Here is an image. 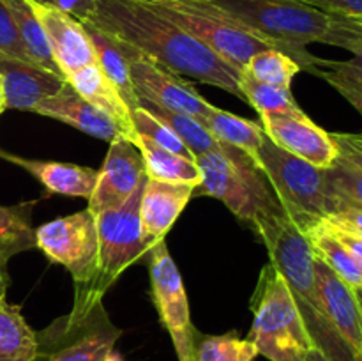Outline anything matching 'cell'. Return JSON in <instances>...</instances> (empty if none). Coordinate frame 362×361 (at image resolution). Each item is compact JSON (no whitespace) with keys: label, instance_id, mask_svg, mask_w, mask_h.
Masks as SVG:
<instances>
[{"label":"cell","instance_id":"cell-1","mask_svg":"<svg viewBox=\"0 0 362 361\" xmlns=\"http://www.w3.org/2000/svg\"><path fill=\"white\" fill-rule=\"evenodd\" d=\"M88 23L175 73L244 99L239 87L240 71L219 59L179 25L156 13L144 0H98Z\"/></svg>","mask_w":362,"mask_h":361},{"label":"cell","instance_id":"cell-2","mask_svg":"<svg viewBox=\"0 0 362 361\" xmlns=\"http://www.w3.org/2000/svg\"><path fill=\"white\" fill-rule=\"evenodd\" d=\"M253 229L264 241L271 264L288 285L313 349L324 353L331 361H356L357 354L322 314L315 280V253L303 229L283 209L258 218Z\"/></svg>","mask_w":362,"mask_h":361},{"label":"cell","instance_id":"cell-3","mask_svg":"<svg viewBox=\"0 0 362 361\" xmlns=\"http://www.w3.org/2000/svg\"><path fill=\"white\" fill-rule=\"evenodd\" d=\"M225 16L244 25L274 48L315 74L318 59L308 52L311 42H325L332 16L299 0H204Z\"/></svg>","mask_w":362,"mask_h":361},{"label":"cell","instance_id":"cell-4","mask_svg":"<svg viewBox=\"0 0 362 361\" xmlns=\"http://www.w3.org/2000/svg\"><path fill=\"white\" fill-rule=\"evenodd\" d=\"M194 161L202 170L194 197L218 198L251 227L262 216L283 209L260 166L240 149L219 142L214 151L198 154Z\"/></svg>","mask_w":362,"mask_h":361},{"label":"cell","instance_id":"cell-5","mask_svg":"<svg viewBox=\"0 0 362 361\" xmlns=\"http://www.w3.org/2000/svg\"><path fill=\"white\" fill-rule=\"evenodd\" d=\"M250 306L253 326L247 338L257 345L258 356L269 361H306L313 343L288 285L271 262L262 268Z\"/></svg>","mask_w":362,"mask_h":361},{"label":"cell","instance_id":"cell-6","mask_svg":"<svg viewBox=\"0 0 362 361\" xmlns=\"http://www.w3.org/2000/svg\"><path fill=\"white\" fill-rule=\"evenodd\" d=\"M257 165L267 177L283 211L303 230L315 219L339 209L325 170L283 151L267 134L262 142Z\"/></svg>","mask_w":362,"mask_h":361},{"label":"cell","instance_id":"cell-7","mask_svg":"<svg viewBox=\"0 0 362 361\" xmlns=\"http://www.w3.org/2000/svg\"><path fill=\"white\" fill-rule=\"evenodd\" d=\"M147 4L237 71H243L258 52L274 48L267 39L225 16L204 0H152Z\"/></svg>","mask_w":362,"mask_h":361},{"label":"cell","instance_id":"cell-8","mask_svg":"<svg viewBox=\"0 0 362 361\" xmlns=\"http://www.w3.org/2000/svg\"><path fill=\"white\" fill-rule=\"evenodd\" d=\"M35 248L48 260L64 265L74 282L73 306L98 303L90 290L99 269V241L95 216L88 209L60 216L35 229ZM103 301V299H99Z\"/></svg>","mask_w":362,"mask_h":361},{"label":"cell","instance_id":"cell-9","mask_svg":"<svg viewBox=\"0 0 362 361\" xmlns=\"http://www.w3.org/2000/svg\"><path fill=\"white\" fill-rule=\"evenodd\" d=\"M122 336L103 301L73 306L37 333L34 361H103Z\"/></svg>","mask_w":362,"mask_h":361},{"label":"cell","instance_id":"cell-10","mask_svg":"<svg viewBox=\"0 0 362 361\" xmlns=\"http://www.w3.org/2000/svg\"><path fill=\"white\" fill-rule=\"evenodd\" d=\"M145 180L147 177L119 207L95 214L99 269L90 290L92 299H103L106 290L117 282V278L151 251L152 244L145 239L140 219V204Z\"/></svg>","mask_w":362,"mask_h":361},{"label":"cell","instance_id":"cell-11","mask_svg":"<svg viewBox=\"0 0 362 361\" xmlns=\"http://www.w3.org/2000/svg\"><path fill=\"white\" fill-rule=\"evenodd\" d=\"M148 278H151V296L158 310L163 328L172 336L177 360L194 361V343L198 329L191 321L189 301L182 276L172 258L165 239L158 241L148 251Z\"/></svg>","mask_w":362,"mask_h":361},{"label":"cell","instance_id":"cell-12","mask_svg":"<svg viewBox=\"0 0 362 361\" xmlns=\"http://www.w3.org/2000/svg\"><path fill=\"white\" fill-rule=\"evenodd\" d=\"M117 41L120 42V48L129 62L131 78L138 98L159 108L189 113L198 120L207 117L214 110V105L202 98L200 92L179 73L154 62L127 42L120 39Z\"/></svg>","mask_w":362,"mask_h":361},{"label":"cell","instance_id":"cell-13","mask_svg":"<svg viewBox=\"0 0 362 361\" xmlns=\"http://www.w3.org/2000/svg\"><path fill=\"white\" fill-rule=\"evenodd\" d=\"M145 177L147 173L138 145L124 134H117L110 142L105 163L98 170V180L87 209L95 216L119 207L134 193Z\"/></svg>","mask_w":362,"mask_h":361},{"label":"cell","instance_id":"cell-14","mask_svg":"<svg viewBox=\"0 0 362 361\" xmlns=\"http://www.w3.org/2000/svg\"><path fill=\"white\" fill-rule=\"evenodd\" d=\"M45 28L52 57L64 78L95 62V53L83 21L60 9L53 0H28Z\"/></svg>","mask_w":362,"mask_h":361},{"label":"cell","instance_id":"cell-15","mask_svg":"<svg viewBox=\"0 0 362 361\" xmlns=\"http://www.w3.org/2000/svg\"><path fill=\"white\" fill-rule=\"evenodd\" d=\"M265 134L278 147L318 168H329L338 159L339 149L331 133L315 124L304 110L279 115H260Z\"/></svg>","mask_w":362,"mask_h":361},{"label":"cell","instance_id":"cell-16","mask_svg":"<svg viewBox=\"0 0 362 361\" xmlns=\"http://www.w3.org/2000/svg\"><path fill=\"white\" fill-rule=\"evenodd\" d=\"M315 280L322 314L346 345L359 354L362 350V314L356 289L343 282L327 264L315 257Z\"/></svg>","mask_w":362,"mask_h":361},{"label":"cell","instance_id":"cell-17","mask_svg":"<svg viewBox=\"0 0 362 361\" xmlns=\"http://www.w3.org/2000/svg\"><path fill=\"white\" fill-rule=\"evenodd\" d=\"M0 76L4 81L7 110L34 112L42 99L57 94L66 78L30 60L0 53Z\"/></svg>","mask_w":362,"mask_h":361},{"label":"cell","instance_id":"cell-18","mask_svg":"<svg viewBox=\"0 0 362 361\" xmlns=\"http://www.w3.org/2000/svg\"><path fill=\"white\" fill-rule=\"evenodd\" d=\"M194 184L166 183L147 177L141 193L140 219L144 236L154 246L165 239L191 198L194 197Z\"/></svg>","mask_w":362,"mask_h":361},{"label":"cell","instance_id":"cell-19","mask_svg":"<svg viewBox=\"0 0 362 361\" xmlns=\"http://www.w3.org/2000/svg\"><path fill=\"white\" fill-rule=\"evenodd\" d=\"M39 115L60 120L99 140L112 142L120 134L117 124L106 113L99 112L95 106L85 101L69 84H64L57 94L42 99L34 110Z\"/></svg>","mask_w":362,"mask_h":361},{"label":"cell","instance_id":"cell-20","mask_svg":"<svg viewBox=\"0 0 362 361\" xmlns=\"http://www.w3.org/2000/svg\"><path fill=\"white\" fill-rule=\"evenodd\" d=\"M0 159L13 163L27 170L34 179H37L48 193L64 195V197L90 198L98 180V170L90 166L74 165V163L45 161V159H28L11 152L0 151Z\"/></svg>","mask_w":362,"mask_h":361},{"label":"cell","instance_id":"cell-21","mask_svg":"<svg viewBox=\"0 0 362 361\" xmlns=\"http://www.w3.org/2000/svg\"><path fill=\"white\" fill-rule=\"evenodd\" d=\"M66 81L85 101L95 106L99 112L106 113L117 124L120 134L136 144L138 133L134 130L133 113L98 64L94 62L81 67L80 71L67 76Z\"/></svg>","mask_w":362,"mask_h":361},{"label":"cell","instance_id":"cell-22","mask_svg":"<svg viewBox=\"0 0 362 361\" xmlns=\"http://www.w3.org/2000/svg\"><path fill=\"white\" fill-rule=\"evenodd\" d=\"M83 25L87 28L88 38H90L92 48H94L95 64L101 67L105 76L112 81V85L117 88L120 98L124 99L127 108L133 113L134 110L140 108V98H138L136 91H134L129 62H127L126 55H124L122 48H120V42L113 35L106 34L105 30L94 27L88 21H83Z\"/></svg>","mask_w":362,"mask_h":361},{"label":"cell","instance_id":"cell-23","mask_svg":"<svg viewBox=\"0 0 362 361\" xmlns=\"http://www.w3.org/2000/svg\"><path fill=\"white\" fill-rule=\"evenodd\" d=\"M200 122L211 131L216 140L240 149L257 163L262 142L265 138V131L260 122L244 119V117L226 112L218 106H214V110L207 117H204Z\"/></svg>","mask_w":362,"mask_h":361},{"label":"cell","instance_id":"cell-24","mask_svg":"<svg viewBox=\"0 0 362 361\" xmlns=\"http://www.w3.org/2000/svg\"><path fill=\"white\" fill-rule=\"evenodd\" d=\"M313 248L315 257L320 258L324 264H327L343 282L349 283L352 289L362 287V273L354 262L352 255L349 253L345 244L338 237V234L332 232L327 225L320 219H315L311 225L303 230Z\"/></svg>","mask_w":362,"mask_h":361},{"label":"cell","instance_id":"cell-25","mask_svg":"<svg viewBox=\"0 0 362 361\" xmlns=\"http://www.w3.org/2000/svg\"><path fill=\"white\" fill-rule=\"evenodd\" d=\"M136 145L141 151L145 173L151 179L166 180V183L194 184V186L202 183V170L194 159L166 151V149L152 144L151 140L140 137V134H138Z\"/></svg>","mask_w":362,"mask_h":361},{"label":"cell","instance_id":"cell-26","mask_svg":"<svg viewBox=\"0 0 362 361\" xmlns=\"http://www.w3.org/2000/svg\"><path fill=\"white\" fill-rule=\"evenodd\" d=\"M37 333L28 326L20 306L0 301V361H34Z\"/></svg>","mask_w":362,"mask_h":361},{"label":"cell","instance_id":"cell-27","mask_svg":"<svg viewBox=\"0 0 362 361\" xmlns=\"http://www.w3.org/2000/svg\"><path fill=\"white\" fill-rule=\"evenodd\" d=\"M2 2L6 4L11 16H13L18 34H20L21 45H23L28 59L34 64H37V66L62 76V73L59 71L52 57V50H49L45 28H42L41 21L37 20L34 11H32L28 0H2Z\"/></svg>","mask_w":362,"mask_h":361},{"label":"cell","instance_id":"cell-28","mask_svg":"<svg viewBox=\"0 0 362 361\" xmlns=\"http://www.w3.org/2000/svg\"><path fill=\"white\" fill-rule=\"evenodd\" d=\"M37 200L18 205H0V257L9 262L14 255L35 248L32 209Z\"/></svg>","mask_w":362,"mask_h":361},{"label":"cell","instance_id":"cell-29","mask_svg":"<svg viewBox=\"0 0 362 361\" xmlns=\"http://www.w3.org/2000/svg\"><path fill=\"white\" fill-rule=\"evenodd\" d=\"M140 105L144 106V108H147L152 115L161 119L166 126L172 127V130L175 131L177 137L186 144V147L189 149L191 154H193L194 158H197L198 154H204V152L214 151L219 145V140H216V138L212 137L211 131H209L197 117L184 112H175V110L159 108V106L151 105V103L144 101V99H140Z\"/></svg>","mask_w":362,"mask_h":361},{"label":"cell","instance_id":"cell-30","mask_svg":"<svg viewBox=\"0 0 362 361\" xmlns=\"http://www.w3.org/2000/svg\"><path fill=\"white\" fill-rule=\"evenodd\" d=\"M257 356V345L235 331L225 335L198 333L194 343V361H255Z\"/></svg>","mask_w":362,"mask_h":361},{"label":"cell","instance_id":"cell-31","mask_svg":"<svg viewBox=\"0 0 362 361\" xmlns=\"http://www.w3.org/2000/svg\"><path fill=\"white\" fill-rule=\"evenodd\" d=\"M250 76L255 80L264 81L267 85L286 88L292 91V81L299 71H303L300 64L293 60L292 57L286 55L285 52L278 48H267L258 52L250 59V62L244 67Z\"/></svg>","mask_w":362,"mask_h":361},{"label":"cell","instance_id":"cell-32","mask_svg":"<svg viewBox=\"0 0 362 361\" xmlns=\"http://www.w3.org/2000/svg\"><path fill=\"white\" fill-rule=\"evenodd\" d=\"M239 87L243 91L244 101L250 103L260 115H279V113H292L303 110L297 105L292 91L255 80L244 69L240 71Z\"/></svg>","mask_w":362,"mask_h":361},{"label":"cell","instance_id":"cell-33","mask_svg":"<svg viewBox=\"0 0 362 361\" xmlns=\"http://www.w3.org/2000/svg\"><path fill=\"white\" fill-rule=\"evenodd\" d=\"M325 176L339 209H362V165L339 154L338 159L325 168Z\"/></svg>","mask_w":362,"mask_h":361},{"label":"cell","instance_id":"cell-34","mask_svg":"<svg viewBox=\"0 0 362 361\" xmlns=\"http://www.w3.org/2000/svg\"><path fill=\"white\" fill-rule=\"evenodd\" d=\"M133 124L134 130L140 137L147 138L152 144L159 145V147L166 149V151L177 152L180 156H186V158L194 159V156L191 154L189 149L186 147L182 140L175 134V131L172 127L166 126L161 119H158L156 115H152L147 108L140 105V108L133 112Z\"/></svg>","mask_w":362,"mask_h":361},{"label":"cell","instance_id":"cell-35","mask_svg":"<svg viewBox=\"0 0 362 361\" xmlns=\"http://www.w3.org/2000/svg\"><path fill=\"white\" fill-rule=\"evenodd\" d=\"M0 53L16 57V59L21 60H30L27 57L23 45H21L20 34H18L13 16H11L9 9H7L2 0H0Z\"/></svg>","mask_w":362,"mask_h":361},{"label":"cell","instance_id":"cell-36","mask_svg":"<svg viewBox=\"0 0 362 361\" xmlns=\"http://www.w3.org/2000/svg\"><path fill=\"white\" fill-rule=\"evenodd\" d=\"M315 74L320 78H324L331 87H334L354 108L362 115V81L354 80V78L345 76V74H339L332 69H322V67H317L315 69Z\"/></svg>","mask_w":362,"mask_h":361},{"label":"cell","instance_id":"cell-37","mask_svg":"<svg viewBox=\"0 0 362 361\" xmlns=\"http://www.w3.org/2000/svg\"><path fill=\"white\" fill-rule=\"evenodd\" d=\"M325 42L341 46L345 50L352 48V46H361L362 48V23L352 20V18L332 16V27L325 38Z\"/></svg>","mask_w":362,"mask_h":361},{"label":"cell","instance_id":"cell-38","mask_svg":"<svg viewBox=\"0 0 362 361\" xmlns=\"http://www.w3.org/2000/svg\"><path fill=\"white\" fill-rule=\"evenodd\" d=\"M322 222L341 236L362 239V209L341 207L322 218Z\"/></svg>","mask_w":362,"mask_h":361},{"label":"cell","instance_id":"cell-39","mask_svg":"<svg viewBox=\"0 0 362 361\" xmlns=\"http://www.w3.org/2000/svg\"><path fill=\"white\" fill-rule=\"evenodd\" d=\"M332 16L362 18V0H299Z\"/></svg>","mask_w":362,"mask_h":361},{"label":"cell","instance_id":"cell-40","mask_svg":"<svg viewBox=\"0 0 362 361\" xmlns=\"http://www.w3.org/2000/svg\"><path fill=\"white\" fill-rule=\"evenodd\" d=\"M350 53H354L352 59L349 60H322L318 59L317 67H329L339 74L354 78V80L362 81V48L361 46H352L349 48Z\"/></svg>","mask_w":362,"mask_h":361},{"label":"cell","instance_id":"cell-41","mask_svg":"<svg viewBox=\"0 0 362 361\" xmlns=\"http://www.w3.org/2000/svg\"><path fill=\"white\" fill-rule=\"evenodd\" d=\"M53 2L80 21L90 20L98 7V0H53Z\"/></svg>","mask_w":362,"mask_h":361},{"label":"cell","instance_id":"cell-42","mask_svg":"<svg viewBox=\"0 0 362 361\" xmlns=\"http://www.w3.org/2000/svg\"><path fill=\"white\" fill-rule=\"evenodd\" d=\"M332 138H334L336 145L338 147L350 149V151L357 152V154L362 156V133L354 134V133H331Z\"/></svg>","mask_w":362,"mask_h":361},{"label":"cell","instance_id":"cell-43","mask_svg":"<svg viewBox=\"0 0 362 361\" xmlns=\"http://www.w3.org/2000/svg\"><path fill=\"white\" fill-rule=\"evenodd\" d=\"M334 232V230H332ZM338 234V232H336ZM338 237L341 239V243L345 244L346 250H349V253L352 255L354 262H356V265L359 268V271L362 273V239H357V237H349V236H341V234H338Z\"/></svg>","mask_w":362,"mask_h":361},{"label":"cell","instance_id":"cell-44","mask_svg":"<svg viewBox=\"0 0 362 361\" xmlns=\"http://www.w3.org/2000/svg\"><path fill=\"white\" fill-rule=\"evenodd\" d=\"M7 287H9V273H7V260L0 257V301L6 299Z\"/></svg>","mask_w":362,"mask_h":361},{"label":"cell","instance_id":"cell-45","mask_svg":"<svg viewBox=\"0 0 362 361\" xmlns=\"http://www.w3.org/2000/svg\"><path fill=\"white\" fill-rule=\"evenodd\" d=\"M306 361H331V360H329V357L325 356L324 353H320L318 349H311L310 353H308Z\"/></svg>","mask_w":362,"mask_h":361},{"label":"cell","instance_id":"cell-46","mask_svg":"<svg viewBox=\"0 0 362 361\" xmlns=\"http://www.w3.org/2000/svg\"><path fill=\"white\" fill-rule=\"evenodd\" d=\"M6 94H4V81L2 76H0V113L6 112Z\"/></svg>","mask_w":362,"mask_h":361},{"label":"cell","instance_id":"cell-47","mask_svg":"<svg viewBox=\"0 0 362 361\" xmlns=\"http://www.w3.org/2000/svg\"><path fill=\"white\" fill-rule=\"evenodd\" d=\"M103 361H127V360H124V357L120 356L119 353H115V349H113L112 353H110L108 356H106L105 360H103Z\"/></svg>","mask_w":362,"mask_h":361},{"label":"cell","instance_id":"cell-48","mask_svg":"<svg viewBox=\"0 0 362 361\" xmlns=\"http://www.w3.org/2000/svg\"><path fill=\"white\" fill-rule=\"evenodd\" d=\"M356 296H357V301H359L361 314H362V287H359V289H356Z\"/></svg>","mask_w":362,"mask_h":361},{"label":"cell","instance_id":"cell-49","mask_svg":"<svg viewBox=\"0 0 362 361\" xmlns=\"http://www.w3.org/2000/svg\"><path fill=\"white\" fill-rule=\"evenodd\" d=\"M356 361H362V350L356 356Z\"/></svg>","mask_w":362,"mask_h":361},{"label":"cell","instance_id":"cell-50","mask_svg":"<svg viewBox=\"0 0 362 361\" xmlns=\"http://www.w3.org/2000/svg\"><path fill=\"white\" fill-rule=\"evenodd\" d=\"M352 20H356V21H359V23H362V18H352Z\"/></svg>","mask_w":362,"mask_h":361},{"label":"cell","instance_id":"cell-51","mask_svg":"<svg viewBox=\"0 0 362 361\" xmlns=\"http://www.w3.org/2000/svg\"><path fill=\"white\" fill-rule=\"evenodd\" d=\"M144 2H152V0H144Z\"/></svg>","mask_w":362,"mask_h":361}]
</instances>
